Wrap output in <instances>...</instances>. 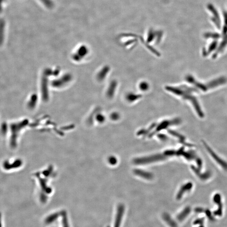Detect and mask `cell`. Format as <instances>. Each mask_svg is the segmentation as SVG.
<instances>
[{
	"mask_svg": "<svg viewBox=\"0 0 227 227\" xmlns=\"http://www.w3.org/2000/svg\"><path fill=\"white\" fill-rule=\"evenodd\" d=\"M166 158L165 155H153L150 157H144V158L137 159L134 160V162L136 164H144L149 163L157 161L162 160H164Z\"/></svg>",
	"mask_w": 227,
	"mask_h": 227,
	"instance_id": "obj_1",
	"label": "cell"
},
{
	"mask_svg": "<svg viewBox=\"0 0 227 227\" xmlns=\"http://www.w3.org/2000/svg\"><path fill=\"white\" fill-rule=\"evenodd\" d=\"M214 202L218 206L217 210L214 211V216L217 217H221L223 215V205L221 202V196L219 194H216L213 197Z\"/></svg>",
	"mask_w": 227,
	"mask_h": 227,
	"instance_id": "obj_2",
	"label": "cell"
},
{
	"mask_svg": "<svg viewBox=\"0 0 227 227\" xmlns=\"http://www.w3.org/2000/svg\"><path fill=\"white\" fill-rule=\"evenodd\" d=\"M204 144L205 147L206 148V149L208 150V152L211 154V156L213 158L214 160L217 162L219 164H220V165H221L223 168H224V169H225V170H227V163L225 161H223V160H222V159H220L217 155V154H216L215 152H213V151L211 149V148H210V147H209L207 144H206L204 142Z\"/></svg>",
	"mask_w": 227,
	"mask_h": 227,
	"instance_id": "obj_3",
	"label": "cell"
},
{
	"mask_svg": "<svg viewBox=\"0 0 227 227\" xmlns=\"http://www.w3.org/2000/svg\"><path fill=\"white\" fill-rule=\"evenodd\" d=\"M208 8L213 15L214 17L212 19L214 23L215 24L217 28H219L220 27V19H219V17L218 12L212 5H209Z\"/></svg>",
	"mask_w": 227,
	"mask_h": 227,
	"instance_id": "obj_4",
	"label": "cell"
},
{
	"mask_svg": "<svg viewBox=\"0 0 227 227\" xmlns=\"http://www.w3.org/2000/svg\"><path fill=\"white\" fill-rule=\"evenodd\" d=\"M134 173L137 175L144 177L146 179L150 180L152 179L153 177V175L150 173L145 172L143 170H134Z\"/></svg>",
	"mask_w": 227,
	"mask_h": 227,
	"instance_id": "obj_5",
	"label": "cell"
},
{
	"mask_svg": "<svg viewBox=\"0 0 227 227\" xmlns=\"http://www.w3.org/2000/svg\"><path fill=\"white\" fill-rule=\"evenodd\" d=\"M192 187V184L191 183H188L187 184H185L181 188L180 190L179 191L178 194H177V199H180L183 196V194L185 193V191H188L190 190L191 189Z\"/></svg>",
	"mask_w": 227,
	"mask_h": 227,
	"instance_id": "obj_6",
	"label": "cell"
},
{
	"mask_svg": "<svg viewBox=\"0 0 227 227\" xmlns=\"http://www.w3.org/2000/svg\"><path fill=\"white\" fill-rule=\"evenodd\" d=\"M191 168H192V170L194 171V172L196 173V174H197L201 179L204 180L208 179L209 177H210V175H211V173H210V172H208V173H206L203 174H201L199 172V170H197V169H196L194 166H191Z\"/></svg>",
	"mask_w": 227,
	"mask_h": 227,
	"instance_id": "obj_7",
	"label": "cell"
},
{
	"mask_svg": "<svg viewBox=\"0 0 227 227\" xmlns=\"http://www.w3.org/2000/svg\"><path fill=\"white\" fill-rule=\"evenodd\" d=\"M191 212V209L189 207H187L185 208V210L183 211V212L180 214V219H184L185 217H186Z\"/></svg>",
	"mask_w": 227,
	"mask_h": 227,
	"instance_id": "obj_8",
	"label": "cell"
},
{
	"mask_svg": "<svg viewBox=\"0 0 227 227\" xmlns=\"http://www.w3.org/2000/svg\"><path fill=\"white\" fill-rule=\"evenodd\" d=\"M170 122H164L162 123L160 125H159L158 127H157V130H156V132H158L160 130H162V129H164L166 127H167L168 125H170Z\"/></svg>",
	"mask_w": 227,
	"mask_h": 227,
	"instance_id": "obj_9",
	"label": "cell"
},
{
	"mask_svg": "<svg viewBox=\"0 0 227 227\" xmlns=\"http://www.w3.org/2000/svg\"><path fill=\"white\" fill-rule=\"evenodd\" d=\"M204 218H198L196 219L194 222V225H199V226H201V225H204Z\"/></svg>",
	"mask_w": 227,
	"mask_h": 227,
	"instance_id": "obj_10",
	"label": "cell"
},
{
	"mask_svg": "<svg viewBox=\"0 0 227 227\" xmlns=\"http://www.w3.org/2000/svg\"><path fill=\"white\" fill-rule=\"evenodd\" d=\"M227 32V14H225V25L223 29V33L224 34H226Z\"/></svg>",
	"mask_w": 227,
	"mask_h": 227,
	"instance_id": "obj_11",
	"label": "cell"
},
{
	"mask_svg": "<svg viewBox=\"0 0 227 227\" xmlns=\"http://www.w3.org/2000/svg\"><path fill=\"white\" fill-rule=\"evenodd\" d=\"M204 212H205L206 215V216H207L208 218L210 219V220H213L214 219V217L213 216V215H212V213H211V212L209 210H206L204 211Z\"/></svg>",
	"mask_w": 227,
	"mask_h": 227,
	"instance_id": "obj_12",
	"label": "cell"
},
{
	"mask_svg": "<svg viewBox=\"0 0 227 227\" xmlns=\"http://www.w3.org/2000/svg\"><path fill=\"white\" fill-rule=\"evenodd\" d=\"M170 133L172 134V135H173L175 136H177V137L179 138H180L181 140H184V138H183V137L182 136L178 134H177V133H176V132L170 131Z\"/></svg>",
	"mask_w": 227,
	"mask_h": 227,
	"instance_id": "obj_13",
	"label": "cell"
},
{
	"mask_svg": "<svg viewBox=\"0 0 227 227\" xmlns=\"http://www.w3.org/2000/svg\"><path fill=\"white\" fill-rule=\"evenodd\" d=\"M204 210L203 208H201V207H199V208H196L195 209V212L197 213H204Z\"/></svg>",
	"mask_w": 227,
	"mask_h": 227,
	"instance_id": "obj_14",
	"label": "cell"
},
{
	"mask_svg": "<svg viewBox=\"0 0 227 227\" xmlns=\"http://www.w3.org/2000/svg\"><path fill=\"white\" fill-rule=\"evenodd\" d=\"M162 140H165L166 139V136L164 135H160L158 136Z\"/></svg>",
	"mask_w": 227,
	"mask_h": 227,
	"instance_id": "obj_15",
	"label": "cell"
},
{
	"mask_svg": "<svg viewBox=\"0 0 227 227\" xmlns=\"http://www.w3.org/2000/svg\"><path fill=\"white\" fill-rule=\"evenodd\" d=\"M110 162L112 164H114L117 162V160L115 158L113 157V158H111V159Z\"/></svg>",
	"mask_w": 227,
	"mask_h": 227,
	"instance_id": "obj_16",
	"label": "cell"
},
{
	"mask_svg": "<svg viewBox=\"0 0 227 227\" xmlns=\"http://www.w3.org/2000/svg\"><path fill=\"white\" fill-rule=\"evenodd\" d=\"M5 0H0V13L2 12V4Z\"/></svg>",
	"mask_w": 227,
	"mask_h": 227,
	"instance_id": "obj_17",
	"label": "cell"
},
{
	"mask_svg": "<svg viewBox=\"0 0 227 227\" xmlns=\"http://www.w3.org/2000/svg\"><path fill=\"white\" fill-rule=\"evenodd\" d=\"M198 227H204V225H201V226H199Z\"/></svg>",
	"mask_w": 227,
	"mask_h": 227,
	"instance_id": "obj_18",
	"label": "cell"
}]
</instances>
